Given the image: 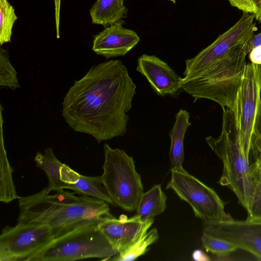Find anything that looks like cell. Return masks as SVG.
<instances>
[{
    "mask_svg": "<svg viewBox=\"0 0 261 261\" xmlns=\"http://www.w3.org/2000/svg\"><path fill=\"white\" fill-rule=\"evenodd\" d=\"M137 71L144 76L152 89L159 96L177 95L182 77L168 64L154 55L144 54L138 60Z\"/></svg>",
    "mask_w": 261,
    "mask_h": 261,
    "instance_id": "7c38bea8",
    "label": "cell"
},
{
    "mask_svg": "<svg viewBox=\"0 0 261 261\" xmlns=\"http://www.w3.org/2000/svg\"><path fill=\"white\" fill-rule=\"evenodd\" d=\"M54 239L46 225L17 222L13 226L7 225L0 236V261L30 260Z\"/></svg>",
    "mask_w": 261,
    "mask_h": 261,
    "instance_id": "ba28073f",
    "label": "cell"
},
{
    "mask_svg": "<svg viewBox=\"0 0 261 261\" xmlns=\"http://www.w3.org/2000/svg\"><path fill=\"white\" fill-rule=\"evenodd\" d=\"M192 259L196 261H210V257L200 250H195L192 254Z\"/></svg>",
    "mask_w": 261,
    "mask_h": 261,
    "instance_id": "f1b7e54d",
    "label": "cell"
},
{
    "mask_svg": "<svg viewBox=\"0 0 261 261\" xmlns=\"http://www.w3.org/2000/svg\"><path fill=\"white\" fill-rule=\"evenodd\" d=\"M252 38L237 46L193 77L184 80L181 88L194 98H205L223 109L234 110L245 73L246 57L252 49Z\"/></svg>",
    "mask_w": 261,
    "mask_h": 261,
    "instance_id": "277c9868",
    "label": "cell"
},
{
    "mask_svg": "<svg viewBox=\"0 0 261 261\" xmlns=\"http://www.w3.org/2000/svg\"><path fill=\"white\" fill-rule=\"evenodd\" d=\"M259 45H261V32L254 35L252 40V48Z\"/></svg>",
    "mask_w": 261,
    "mask_h": 261,
    "instance_id": "4dcf8cb0",
    "label": "cell"
},
{
    "mask_svg": "<svg viewBox=\"0 0 261 261\" xmlns=\"http://www.w3.org/2000/svg\"><path fill=\"white\" fill-rule=\"evenodd\" d=\"M222 124L218 138L208 136L205 141L223 164L219 184L228 187L247 212L253 200L255 186L250 171V153L242 143L234 110L223 109Z\"/></svg>",
    "mask_w": 261,
    "mask_h": 261,
    "instance_id": "3957f363",
    "label": "cell"
},
{
    "mask_svg": "<svg viewBox=\"0 0 261 261\" xmlns=\"http://www.w3.org/2000/svg\"><path fill=\"white\" fill-rule=\"evenodd\" d=\"M17 19L13 7L8 0H0V44L9 42L14 22Z\"/></svg>",
    "mask_w": 261,
    "mask_h": 261,
    "instance_id": "603a6c76",
    "label": "cell"
},
{
    "mask_svg": "<svg viewBox=\"0 0 261 261\" xmlns=\"http://www.w3.org/2000/svg\"><path fill=\"white\" fill-rule=\"evenodd\" d=\"M261 67L250 63L246 65L238 91L234 111L243 145L250 153L251 138L259 102Z\"/></svg>",
    "mask_w": 261,
    "mask_h": 261,
    "instance_id": "30bf717a",
    "label": "cell"
},
{
    "mask_svg": "<svg viewBox=\"0 0 261 261\" xmlns=\"http://www.w3.org/2000/svg\"><path fill=\"white\" fill-rule=\"evenodd\" d=\"M0 86L12 90L20 88L17 72L11 64L6 50L0 49Z\"/></svg>",
    "mask_w": 261,
    "mask_h": 261,
    "instance_id": "d4e9b609",
    "label": "cell"
},
{
    "mask_svg": "<svg viewBox=\"0 0 261 261\" xmlns=\"http://www.w3.org/2000/svg\"><path fill=\"white\" fill-rule=\"evenodd\" d=\"M190 114L186 110L180 109L175 116V121L169 133L171 139L169 156L171 162L170 170L183 169L184 160V139L191 122Z\"/></svg>",
    "mask_w": 261,
    "mask_h": 261,
    "instance_id": "2e32d148",
    "label": "cell"
},
{
    "mask_svg": "<svg viewBox=\"0 0 261 261\" xmlns=\"http://www.w3.org/2000/svg\"><path fill=\"white\" fill-rule=\"evenodd\" d=\"M167 197L161 185H155L142 194L136 208V216L145 223L164 212L166 208Z\"/></svg>",
    "mask_w": 261,
    "mask_h": 261,
    "instance_id": "d6986e66",
    "label": "cell"
},
{
    "mask_svg": "<svg viewBox=\"0 0 261 261\" xmlns=\"http://www.w3.org/2000/svg\"><path fill=\"white\" fill-rule=\"evenodd\" d=\"M13 169L8 159L3 141V135H1V167H0V201L5 203L19 199L13 182Z\"/></svg>",
    "mask_w": 261,
    "mask_h": 261,
    "instance_id": "ffe728a7",
    "label": "cell"
},
{
    "mask_svg": "<svg viewBox=\"0 0 261 261\" xmlns=\"http://www.w3.org/2000/svg\"><path fill=\"white\" fill-rule=\"evenodd\" d=\"M254 14L243 12L241 18L194 58L186 61L184 80L190 79L254 36L257 28Z\"/></svg>",
    "mask_w": 261,
    "mask_h": 261,
    "instance_id": "9c48e42d",
    "label": "cell"
},
{
    "mask_svg": "<svg viewBox=\"0 0 261 261\" xmlns=\"http://www.w3.org/2000/svg\"><path fill=\"white\" fill-rule=\"evenodd\" d=\"M202 233L231 242L261 260V221H203Z\"/></svg>",
    "mask_w": 261,
    "mask_h": 261,
    "instance_id": "8fae6325",
    "label": "cell"
},
{
    "mask_svg": "<svg viewBox=\"0 0 261 261\" xmlns=\"http://www.w3.org/2000/svg\"><path fill=\"white\" fill-rule=\"evenodd\" d=\"M255 19L257 21L261 22V0L260 1L258 12L257 14L255 15Z\"/></svg>",
    "mask_w": 261,
    "mask_h": 261,
    "instance_id": "1f68e13d",
    "label": "cell"
},
{
    "mask_svg": "<svg viewBox=\"0 0 261 261\" xmlns=\"http://www.w3.org/2000/svg\"><path fill=\"white\" fill-rule=\"evenodd\" d=\"M61 177L68 186V189L77 194L84 195L104 200L113 205L101 176H88L81 175L63 164L61 169Z\"/></svg>",
    "mask_w": 261,
    "mask_h": 261,
    "instance_id": "9a60e30c",
    "label": "cell"
},
{
    "mask_svg": "<svg viewBox=\"0 0 261 261\" xmlns=\"http://www.w3.org/2000/svg\"><path fill=\"white\" fill-rule=\"evenodd\" d=\"M153 220L151 219L142 223L136 215L128 218L126 215H121L118 219L114 216L99 222L97 225L119 253L125 251L148 231Z\"/></svg>",
    "mask_w": 261,
    "mask_h": 261,
    "instance_id": "4fadbf2b",
    "label": "cell"
},
{
    "mask_svg": "<svg viewBox=\"0 0 261 261\" xmlns=\"http://www.w3.org/2000/svg\"><path fill=\"white\" fill-rule=\"evenodd\" d=\"M230 4L243 12L256 15L260 0H227Z\"/></svg>",
    "mask_w": 261,
    "mask_h": 261,
    "instance_id": "4316f807",
    "label": "cell"
},
{
    "mask_svg": "<svg viewBox=\"0 0 261 261\" xmlns=\"http://www.w3.org/2000/svg\"><path fill=\"white\" fill-rule=\"evenodd\" d=\"M171 176L166 189H171L191 206L202 221H225L232 219L225 211V203L217 193L184 168L170 170Z\"/></svg>",
    "mask_w": 261,
    "mask_h": 261,
    "instance_id": "52a82bcc",
    "label": "cell"
},
{
    "mask_svg": "<svg viewBox=\"0 0 261 261\" xmlns=\"http://www.w3.org/2000/svg\"><path fill=\"white\" fill-rule=\"evenodd\" d=\"M34 161L37 166L42 169L47 177L48 185L46 188L47 192H59L68 189L67 185L61 177V169L63 163L56 157L53 148H46L44 153L38 152Z\"/></svg>",
    "mask_w": 261,
    "mask_h": 261,
    "instance_id": "e0dca14e",
    "label": "cell"
},
{
    "mask_svg": "<svg viewBox=\"0 0 261 261\" xmlns=\"http://www.w3.org/2000/svg\"><path fill=\"white\" fill-rule=\"evenodd\" d=\"M259 98H260V101H261V85H260V92H259Z\"/></svg>",
    "mask_w": 261,
    "mask_h": 261,
    "instance_id": "d6a6232c",
    "label": "cell"
},
{
    "mask_svg": "<svg viewBox=\"0 0 261 261\" xmlns=\"http://www.w3.org/2000/svg\"><path fill=\"white\" fill-rule=\"evenodd\" d=\"M136 32L123 27L121 20L109 27L94 37L92 50L106 59L125 56L140 41Z\"/></svg>",
    "mask_w": 261,
    "mask_h": 261,
    "instance_id": "5bb4252c",
    "label": "cell"
},
{
    "mask_svg": "<svg viewBox=\"0 0 261 261\" xmlns=\"http://www.w3.org/2000/svg\"><path fill=\"white\" fill-rule=\"evenodd\" d=\"M159 238L158 230L154 228L144 232L125 251L118 253L112 260L117 261L135 260L144 254L150 245Z\"/></svg>",
    "mask_w": 261,
    "mask_h": 261,
    "instance_id": "44dd1931",
    "label": "cell"
},
{
    "mask_svg": "<svg viewBox=\"0 0 261 261\" xmlns=\"http://www.w3.org/2000/svg\"><path fill=\"white\" fill-rule=\"evenodd\" d=\"M97 224L83 226L55 238L30 261H73L95 258L107 260L114 257L118 252Z\"/></svg>",
    "mask_w": 261,
    "mask_h": 261,
    "instance_id": "5b68a950",
    "label": "cell"
},
{
    "mask_svg": "<svg viewBox=\"0 0 261 261\" xmlns=\"http://www.w3.org/2000/svg\"><path fill=\"white\" fill-rule=\"evenodd\" d=\"M136 86L122 61L92 66L74 81L62 102V116L74 131L100 143L126 132Z\"/></svg>",
    "mask_w": 261,
    "mask_h": 261,
    "instance_id": "6da1fadb",
    "label": "cell"
},
{
    "mask_svg": "<svg viewBox=\"0 0 261 261\" xmlns=\"http://www.w3.org/2000/svg\"><path fill=\"white\" fill-rule=\"evenodd\" d=\"M250 157L261 160V101L258 103L251 138Z\"/></svg>",
    "mask_w": 261,
    "mask_h": 261,
    "instance_id": "484cf974",
    "label": "cell"
},
{
    "mask_svg": "<svg viewBox=\"0 0 261 261\" xmlns=\"http://www.w3.org/2000/svg\"><path fill=\"white\" fill-rule=\"evenodd\" d=\"M249 59L251 63L259 66L261 65V45L251 49L249 52Z\"/></svg>",
    "mask_w": 261,
    "mask_h": 261,
    "instance_id": "83f0119b",
    "label": "cell"
},
{
    "mask_svg": "<svg viewBox=\"0 0 261 261\" xmlns=\"http://www.w3.org/2000/svg\"><path fill=\"white\" fill-rule=\"evenodd\" d=\"M76 194L63 190L50 194L45 188L32 195L20 197L17 222L46 225L56 238L114 217L107 202Z\"/></svg>",
    "mask_w": 261,
    "mask_h": 261,
    "instance_id": "7a4b0ae2",
    "label": "cell"
},
{
    "mask_svg": "<svg viewBox=\"0 0 261 261\" xmlns=\"http://www.w3.org/2000/svg\"><path fill=\"white\" fill-rule=\"evenodd\" d=\"M250 171L255 186V191L247 220L261 221V160L250 157Z\"/></svg>",
    "mask_w": 261,
    "mask_h": 261,
    "instance_id": "7402d4cb",
    "label": "cell"
},
{
    "mask_svg": "<svg viewBox=\"0 0 261 261\" xmlns=\"http://www.w3.org/2000/svg\"><path fill=\"white\" fill-rule=\"evenodd\" d=\"M201 241L205 250L217 257L227 256L238 249L231 242L204 233H202Z\"/></svg>",
    "mask_w": 261,
    "mask_h": 261,
    "instance_id": "cb8c5ba5",
    "label": "cell"
},
{
    "mask_svg": "<svg viewBox=\"0 0 261 261\" xmlns=\"http://www.w3.org/2000/svg\"><path fill=\"white\" fill-rule=\"evenodd\" d=\"M259 66L261 67V65H260V66Z\"/></svg>",
    "mask_w": 261,
    "mask_h": 261,
    "instance_id": "e575fe53",
    "label": "cell"
},
{
    "mask_svg": "<svg viewBox=\"0 0 261 261\" xmlns=\"http://www.w3.org/2000/svg\"><path fill=\"white\" fill-rule=\"evenodd\" d=\"M105 161L100 176L113 205L127 211L136 210L143 193L141 177L132 156L124 150L103 145Z\"/></svg>",
    "mask_w": 261,
    "mask_h": 261,
    "instance_id": "8992f818",
    "label": "cell"
},
{
    "mask_svg": "<svg viewBox=\"0 0 261 261\" xmlns=\"http://www.w3.org/2000/svg\"><path fill=\"white\" fill-rule=\"evenodd\" d=\"M55 6V19L57 32V38H59V22H60V10L61 0H54Z\"/></svg>",
    "mask_w": 261,
    "mask_h": 261,
    "instance_id": "f546056e",
    "label": "cell"
},
{
    "mask_svg": "<svg viewBox=\"0 0 261 261\" xmlns=\"http://www.w3.org/2000/svg\"><path fill=\"white\" fill-rule=\"evenodd\" d=\"M125 0H97L90 10L93 24L107 26L121 20L126 16Z\"/></svg>",
    "mask_w": 261,
    "mask_h": 261,
    "instance_id": "ac0fdd59",
    "label": "cell"
},
{
    "mask_svg": "<svg viewBox=\"0 0 261 261\" xmlns=\"http://www.w3.org/2000/svg\"><path fill=\"white\" fill-rule=\"evenodd\" d=\"M170 1L173 2V3H175V0H170Z\"/></svg>",
    "mask_w": 261,
    "mask_h": 261,
    "instance_id": "836d02e7",
    "label": "cell"
}]
</instances>
